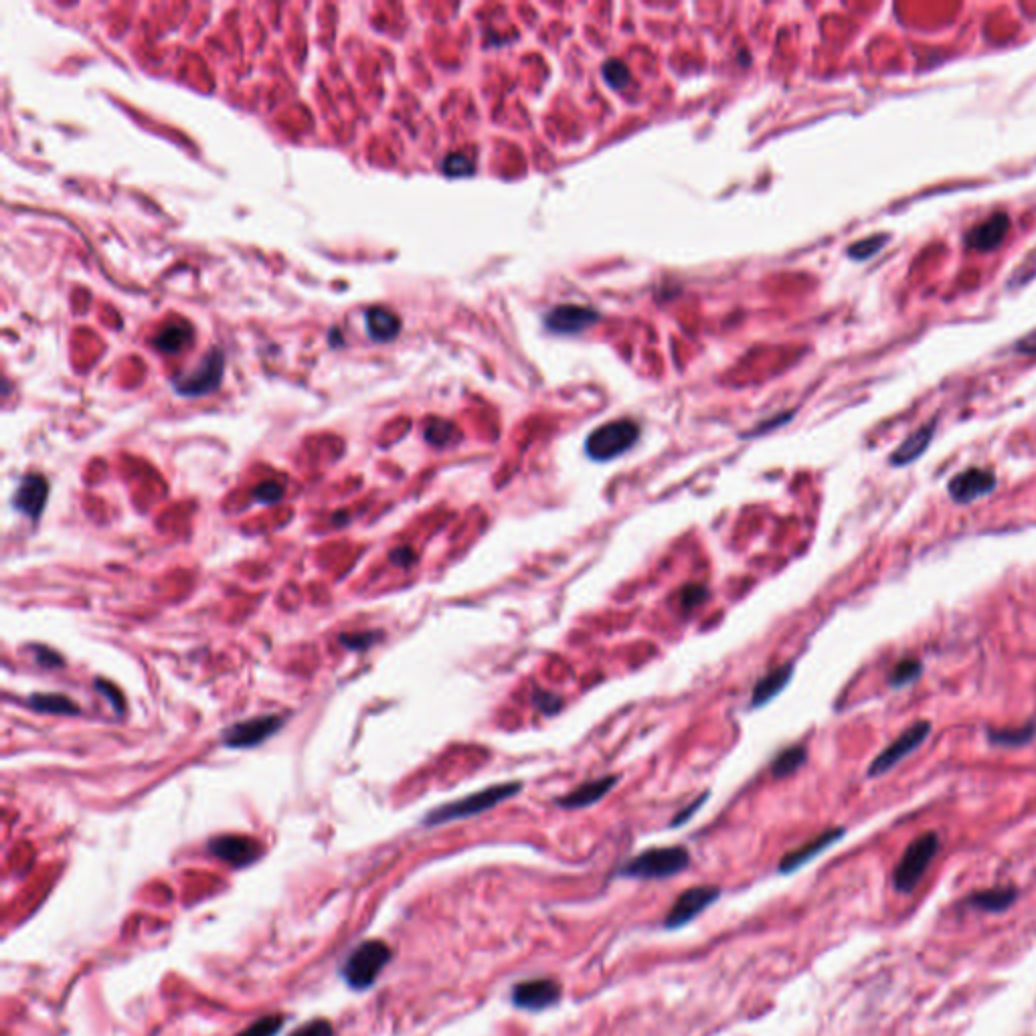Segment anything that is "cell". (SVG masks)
<instances>
[{
    "label": "cell",
    "instance_id": "obj_9",
    "mask_svg": "<svg viewBox=\"0 0 1036 1036\" xmlns=\"http://www.w3.org/2000/svg\"><path fill=\"white\" fill-rule=\"evenodd\" d=\"M998 486V478L990 468H968L956 474L947 482V494L958 504L976 502L988 494H992Z\"/></svg>",
    "mask_w": 1036,
    "mask_h": 1036
},
{
    "label": "cell",
    "instance_id": "obj_8",
    "mask_svg": "<svg viewBox=\"0 0 1036 1036\" xmlns=\"http://www.w3.org/2000/svg\"><path fill=\"white\" fill-rule=\"evenodd\" d=\"M284 717L280 715H264V717H253L241 723L231 725L223 733V743L233 749H247L255 747L259 743L268 741L274 733H278L284 727Z\"/></svg>",
    "mask_w": 1036,
    "mask_h": 1036
},
{
    "label": "cell",
    "instance_id": "obj_35",
    "mask_svg": "<svg viewBox=\"0 0 1036 1036\" xmlns=\"http://www.w3.org/2000/svg\"><path fill=\"white\" fill-rule=\"evenodd\" d=\"M533 703L545 713V715H555L561 711V699L553 693H547V690H535L533 693Z\"/></svg>",
    "mask_w": 1036,
    "mask_h": 1036
},
{
    "label": "cell",
    "instance_id": "obj_40",
    "mask_svg": "<svg viewBox=\"0 0 1036 1036\" xmlns=\"http://www.w3.org/2000/svg\"><path fill=\"white\" fill-rule=\"evenodd\" d=\"M389 559H391V563H395L399 567H409V565H413L417 561L415 553L411 549H407V547H399V549L391 551Z\"/></svg>",
    "mask_w": 1036,
    "mask_h": 1036
},
{
    "label": "cell",
    "instance_id": "obj_5",
    "mask_svg": "<svg viewBox=\"0 0 1036 1036\" xmlns=\"http://www.w3.org/2000/svg\"><path fill=\"white\" fill-rule=\"evenodd\" d=\"M939 836L935 832H925L917 836L899 858L893 871V887L899 893H911L923 875L927 873L935 854L939 852Z\"/></svg>",
    "mask_w": 1036,
    "mask_h": 1036
},
{
    "label": "cell",
    "instance_id": "obj_28",
    "mask_svg": "<svg viewBox=\"0 0 1036 1036\" xmlns=\"http://www.w3.org/2000/svg\"><path fill=\"white\" fill-rule=\"evenodd\" d=\"M425 440L434 446H448L456 440V427L444 419H431L425 427Z\"/></svg>",
    "mask_w": 1036,
    "mask_h": 1036
},
{
    "label": "cell",
    "instance_id": "obj_33",
    "mask_svg": "<svg viewBox=\"0 0 1036 1036\" xmlns=\"http://www.w3.org/2000/svg\"><path fill=\"white\" fill-rule=\"evenodd\" d=\"M282 496H284V486L276 480L262 482L253 490V498L262 504H276L282 500Z\"/></svg>",
    "mask_w": 1036,
    "mask_h": 1036
},
{
    "label": "cell",
    "instance_id": "obj_34",
    "mask_svg": "<svg viewBox=\"0 0 1036 1036\" xmlns=\"http://www.w3.org/2000/svg\"><path fill=\"white\" fill-rule=\"evenodd\" d=\"M678 597H680V606L684 610H693L709 597V591L705 585H686L680 589Z\"/></svg>",
    "mask_w": 1036,
    "mask_h": 1036
},
{
    "label": "cell",
    "instance_id": "obj_29",
    "mask_svg": "<svg viewBox=\"0 0 1036 1036\" xmlns=\"http://www.w3.org/2000/svg\"><path fill=\"white\" fill-rule=\"evenodd\" d=\"M601 73H603V79H606L610 88H614V90L626 88V85L630 83V77H632L628 65L624 61H620V59H610V61L603 63Z\"/></svg>",
    "mask_w": 1036,
    "mask_h": 1036
},
{
    "label": "cell",
    "instance_id": "obj_15",
    "mask_svg": "<svg viewBox=\"0 0 1036 1036\" xmlns=\"http://www.w3.org/2000/svg\"><path fill=\"white\" fill-rule=\"evenodd\" d=\"M599 320V314L593 308L585 306H557L545 316V326L559 334H577Z\"/></svg>",
    "mask_w": 1036,
    "mask_h": 1036
},
{
    "label": "cell",
    "instance_id": "obj_16",
    "mask_svg": "<svg viewBox=\"0 0 1036 1036\" xmlns=\"http://www.w3.org/2000/svg\"><path fill=\"white\" fill-rule=\"evenodd\" d=\"M49 496V482L41 474H27L13 498V504L19 512H23L29 518H39L45 510Z\"/></svg>",
    "mask_w": 1036,
    "mask_h": 1036
},
{
    "label": "cell",
    "instance_id": "obj_27",
    "mask_svg": "<svg viewBox=\"0 0 1036 1036\" xmlns=\"http://www.w3.org/2000/svg\"><path fill=\"white\" fill-rule=\"evenodd\" d=\"M887 241H889L887 233H877V235L865 237L848 247V255L854 259V262H865V259L877 255L887 245Z\"/></svg>",
    "mask_w": 1036,
    "mask_h": 1036
},
{
    "label": "cell",
    "instance_id": "obj_3",
    "mask_svg": "<svg viewBox=\"0 0 1036 1036\" xmlns=\"http://www.w3.org/2000/svg\"><path fill=\"white\" fill-rule=\"evenodd\" d=\"M690 865V854L682 846L650 848L622 867L620 875L628 879H668L676 877Z\"/></svg>",
    "mask_w": 1036,
    "mask_h": 1036
},
{
    "label": "cell",
    "instance_id": "obj_12",
    "mask_svg": "<svg viewBox=\"0 0 1036 1036\" xmlns=\"http://www.w3.org/2000/svg\"><path fill=\"white\" fill-rule=\"evenodd\" d=\"M561 1000V986L549 978H535L516 984L512 990V1004L521 1010L541 1012Z\"/></svg>",
    "mask_w": 1036,
    "mask_h": 1036
},
{
    "label": "cell",
    "instance_id": "obj_19",
    "mask_svg": "<svg viewBox=\"0 0 1036 1036\" xmlns=\"http://www.w3.org/2000/svg\"><path fill=\"white\" fill-rule=\"evenodd\" d=\"M792 676H794V664L792 662L769 670L763 678H759V682L753 688L751 707H763L769 701H773L790 684Z\"/></svg>",
    "mask_w": 1036,
    "mask_h": 1036
},
{
    "label": "cell",
    "instance_id": "obj_4",
    "mask_svg": "<svg viewBox=\"0 0 1036 1036\" xmlns=\"http://www.w3.org/2000/svg\"><path fill=\"white\" fill-rule=\"evenodd\" d=\"M640 436V427L630 419L603 423L585 440V454L595 462H610L626 454Z\"/></svg>",
    "mask_w": 1036,
    "mask_h": 1036
},
{
    "label": "cell",
    "instance_id": "obj_32",
    "mask_svg": "<svg viewBox=\"0 0 1036 1036\" xmlns=\"http://www.w3.org/2000/svg\"><path fill=\"white\" fill-rule=\"evenodd\" d=\"M377 638H381V632H353V634H342L338 638V642L349 650L365 652L367 648H371L377 642Z\"/></svg>",
    "mask_w": 1036,
    "mask_h": 1036
},
{
    "label": "cell",
    "instance_id": "obj_30",
    "mask_svg": "<svg viewBox=\"0 0 1036 1036\" xmlns=\"http://www.w3.org/2000/svg\"><path fill=\"white\" fill-rule=\"evenodd\" d=\"M282 1026H284V1016L270 1014V1016L255 1020L237 1036H276L282 1030Z\"/></svg>",
    "mask_w": 1036,
    "mask_h": 1036
},
{
    "label": "cell",
    "instance_id": "obj_7",
    "mask_svg": "<svg viewBox=\"0 0 1036 1036\" xmlns=\"http://www.w3.org/2000/svg\"><path fill=\"white\" fill-rule=\"evenodd\" d=\"M225 369V357L219 349H213L189 375L172 381V387L183 397H203L221 385Z\"/></svg>",
    "mask_w": 1036,
    "mask_h": 1036
},
{
    "label": "cell",
    "instance_id": "obj_23",
    "mask_svg": "<svg viewBox=\"0 0 1036 1036\" xmlns=\"http://www.w3.org/2000/svg\"><path fill=\"white\" fill-rule=\"evenodd\" d=\"M986 739L998 747H1024L1036 739V723L1030 721L1020 727H1002V729H986Z\"/></svg>",
    "mask_w": 1036,
    "mask_h": 1036
},
{
    "label": "cell",
    "instance_id": "obj_18",
    "mask_svg": "<svg viewBox=\"0 0 1036 1036\" xmlns=\"http://www.w3.org/2000/svg\"><path fill=\"white\" fill-rule=\"evenodd\" d=\"M616 784H618V775H606V777H599V780L585 782L577 790H573L567 796L559 798L557 806H561L565 810L589 808V806L597 804Z\"/></svg>",
    "mask_w": 1036,
    "mask_h": 1036
},
{
    "label": "cell",
    "instance_id": "obj_2",
    "mask_svg": "<svg viewBox=\"0 0 1036 1036\" xmlns=\"http://www.w3.org/2000/svg\"><path fill=\"white\" fill-rule=\"evenodd\" d=\"M391 962V947L385 941L369 939L363 941L357 949H353L351 956L344 962L340 974L342 980L347 982L353 990H367L371 988L383 968Z\"/></svg>",
    "mask_w": 1036,
    "mask_h": 1036
},
{
    "label": "cell",
    "instance_id": "obj_24",
    "mask_svg": "<svg viewBox=\"0 0 1036 1036\" xmlns=\"http://www.w3.org/2000/svg\"><path fill=\"white\" fill-rule=\"evenodd\" d=\"M808 761V751L806 747L802 745H792L788 749H784L780 755H777L771 763V775L777 777H788L792 773H796L804 763Z\"/></svg>",
    "mask_w": 1036,
    "mask_h": 1036
},
{
    "label": "cell",
    "instance_id": "obj_11",
    "mask_svg": "<svg viewBox=\"0 0 1036 1036\" xmlns=\"http://www.w3.org/2000/svg\"><path fill=\"white\" fill-rule=\"evenodd\" d=\"M209 850L219 860L227 862L233 869H243L253 865V862L262 856V844L249 836H237V834H225L217 836L209 842Z\"/></svg>",
    "mask_w": 1036,
    "mask_h": 1036
},
{
    "label": "cell",
    "instance_id": "obj_14",
    "mask_svg": "<svg viewBox=\"0 0 1036 1036\" xmlns=\"http://www.w3.org/2000/svg\"><path fill=\"white\" fill-rule=\"evenodd\" d=\"M846 834L844 828H830V830H824L822 834H818L816 838L808 840L806 844H802L800 848L788 852L782 862H780V873L782 875H790L798 869H802L804 865H808V862L812 858H816L818 854H822L826 848H830L832 844H836L842 836Z\"/></svg>",
    "mask_w": 1036,
    "mask_h": 1036
},
{
    "label": "cell",
    "instance_id": "obj_38",
    "mask_svg": "<svg viewBox=\"0 0 1036 1036\" xmlns=\"http://www.w3.org/2000/svg\"><path fill=\"white\" fill-rule=\"evenodd\" d=\"M96 690H100L102 695H106V697L110 699L112 707H116V711H118L120 715L124 713V699H122V695L118 693V688H116V686H112V684H110V682H106V680H96Z\"/></svg>",
    "mask_w": 1036,
    "mask_h": 1036
},
{
    "label": "cell",
    "instance_id": "obj_13",
    "mask_svg": "<svg viewBox=\"0 0 1036 1036\" xmlns=\"http://www.w3.org/2000/svg\"><path fill=\"white\" fill-rule=\"evenodd\" d=\"M1010 227H1012V221L1006 213H994L988 219H984L982 223L974 225L964 235V243L974 251L998 249L1004 243Z\"/></svg>",
    "mask_w": 1036,
    "mask_h": 1036
},
{
    "label": "cell",
    "instance_id": "obj_37",
    "mask_svg": "<svg viewBox=\"0 0 1036 1036\" xmlns=\"http://www.w3.org/2000/svg\"><path fill=\"white\" fill-rule=\"evenodd\" d=\"M33 652H35V660L45 666V668H61L63 666V658L49 650V648H43V646H33Z\"/></svg>",
    "mask_w": 1036,
    "mask_h": 1036
},
{
    "label": "cell",
    "instance_id": "obj_36",
    "mask_svg": "<svg viewBox=\"0 0 1036 1036\" xmlns=\"http://www.w3.org/2000/svg\"><path fill=\"white\" fill-rule=\"evenodd\" d=\"M292 1036H334V1028L328 1020L316 1018V1020L300 1026L298 1030H294Z\"/></svg>",
    "mask_w": 1036,
    "mask_h": 1036
},
{
    "label": "cell",
    "instance_id": "obj_39",
    "mask_svg": "<svg viewBox=\"0 0 1036 1036\" xmlns=\"http://www.w3.org/2000/svg\"><path fill=\"white\" fill-rule=\"evenodd\" d=\"M707 798H709V794L701 796L699 800H695L693 804H690V806H686V808H684L682 812H678V814H676V818L672 820V826H682L684 822H688L690 818H693V816H695V814H697V812L701 810V806H703V804L707 802Z\"/></svg>",
    "mask_w": 1036,
    "mask_h": 1036
},
{
    "label": "cell",
    "instance_id": "obj_20",
    "mask_svg": "<svg viewBox=\"0 0 1036 1036\" xmlns=\"http://www.w3.org/2000/svg\"><path fill=\"white\" fill-rule=\"evenodd\" d=\"M1018 899V891L1012 889V887H996V889H986V891H978L974 895L968 897V905L972 909H978V911H984V913H1002L1006 909H1010Z\"/></svg>",
    "mask_w": 1036,
    "mask_h": 1036
},
{
    "label": "cell",
    "instance_id": "obj_31",
    "mask_svg": "<svg viewBox=\"0 0 1036 1036\" xmlns=\"http://www.w3.org/2000/svg\"><path fill=\"white\" fill-rule=\"evenodd\" d=\"M442 168L448 177H468L474 172V162L462 152H452L444 158Z\"/></svg>",
    "mask_w": 1036,
    "mask_h": 1036
},
{
    "label": "cell",
    "instance_id": "obj_21",
    "mask_svg": "<svg viewBox=\"0 0 1036 1036\" xmlns=\"http://www.w3.org/2000/svg\"><path fill=\"white\" fill-rule=\"evenodd\" d=\"M193 342V328L185 322L179 324H168L164 326L152 340L154 347L164 355H177L183 353L189 344Z\"/></svg>",
    "mask_w": 1036,
    "mask_h": 1036
},
{
    "label": "cell",
    "instance_id": "obj_22",
    "mask_svg": "<svg viewBox=\"0 0 1036 1036\" xmlns=\"http://www.w3.org/2000/svg\"><path fill=\"white\" fill-rule=\"evenodd\" d=\"M365 318H367V332L377 342H389L401 332V320L391 310L371 308Z\"/></svg>",
    "mask_w": 1036,
    "mask_h": 1036
},
{
    "label": "cell",
    "instance_id": "obj_1",
    "mask_svg": "<svg viewBox=\"0 0 1036 1036\" xmlns=\"http://www.w3.org/2000/svg\"><path fill=\"white\" fill-rule=\"evenodd\" d=\"M521 790H523L521 782H508V784L490 786L486 790H480L476 794H470L466 798H460L456 802H450V804H444V806H440L436 810H431L423 818V824L425 826H442V824H448V822H456V820H466V818L478 816L482 812H488V810L500 806L508 798L518 796V794H521Z\"/></svg>",
    "mask_w": 1036,
    "mask_h": 1036
},
{
    "label": "cell",
    "instance_id": "obj_17",
    "mask_svg": "<svg viewBox=\"0 0 1036 1036\" xmlns=\"http://www.w3.org/2000/svg\"><path fill=\"white\" fill-rule=\"evenodd\" d=\"M935 427H937V421L931 419L929 423L921 425L919 429H915L911 436H907L899 448L891 454L889 458V464L895 466V468H903V466H909L913 462H917L931 446L933 438H935Z\"/></svg>",
    "mask_w": 1036,
    "mask_h": 1036
},
{
    "label": "cell",
    "instance_id": "obj_6",
    "mask_svg": "<svg viewBox=\"0 0 1036 1036\" xmlns=\"http://www.w3.org/2000/svg\"><path fill=\"white\" fill-rule=\"evenodd\" d=\"M931 733V723L921 719L907 727L893 743H889L869 765V777H881L889 773L897 763H901L905 757H909L915 749H919Z\"/></svg>",
    "mask_w": 1036,
    "mask_h": 1036
},
{
    "label": "cell",
    "instance_id": "obj_25",
    "mask_svg": "<svg viewBox=\"0 0 1036 1036\" xmlns=\"http://www.w3.org/2000/svg\"><path fill=\"white\" fill-rule=\"evenodd\" d=\"M29 707L47 715H77L79 707L65 695H33Z\"/></svg>",
    "mask_w": 1036,
    "mask_h": 1036
},
{
    "label": "cell",
    "instance_id": "obj_41",
    "mask_svg": "<svg viewBox=\"0 0 1036 1036\" xmlns=\"http://www.w3.org/2000/svg\"><path fill=\"white\" fill-rule=\"evenodd\" d=\"M1014 351L1020 353V355H1036V330H1032L1030 334L1022 336L1016 344H1014Z\"/></svg>",
    "mask_w": 1036,
    "mask_h": 1036
},
{
    "label": "cell",
    "instance_id": "obj_26",
    "mask_svg": "<svg viewBox=\"0 0 1036 1036\" xmlns=\"http://www.w3.org/2000/svg\"><path fill=\"white\" fill-rule=\"evenodd\" d=\"M921 674H923V662L921 660H917V658H903L891 670L889 684L893 688H901V686H907V684L915 682Z\"/></svg>",
    "mask_w": 1036,
    "mask_h": 1036
},
{
    "label": "cell",
    "instance_id": "obj_10",
    "mask_svg": "<svg viewBox=\"0 0 1036 1036\" xmlns=\"http://www.w3.org/2000/svg\"><path fill=\"white\" fill-rule=\"evenodd\" d=\"M721 897L719 887H693L686 889L672 905L668 915L664 917L666 929H678L699 917L709 905H713Z\"/></svg>",
    "mask_w": 1036,
    "mask_h": 1036
}]
</instances>
